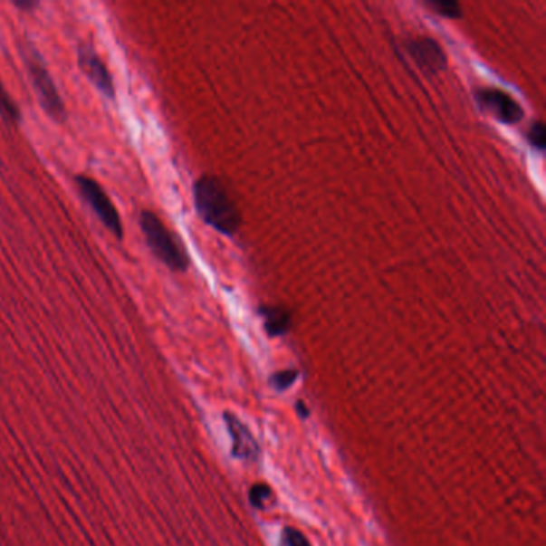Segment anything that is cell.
Instances as JSON below:
<instances>
[{"instance_id":"obj_2","label":"cell","mask_w":546,"mask_h":546,"mask_svg":"<svg viewBox=\"0 0 546 546\" xmlns=\"http://www.w3.org/2000/svg\"><path fill=\"white\" fill-rule=\"evenodd\" d=\"M139 228L146 244L159 262L175 273H185L189 268V255L180 237L167 228L164 222L151 210L139 214Z\"/></svg>"},{"instance_id":"obj_14","label":"cell","mask_w":546,"mask_h":546,"mask_svg":"<svg viewBox=\"0 0 546 546\" xmlns=\"http://www.w3.org/2000/svg\"><path fill=\"white\" fill-rule=\"evenodd\" d=\"M279 546H312L311 541L297 527L285 526L279 535Z\"/></svg>"},{"instance_id":"obj_12","label":"cell","mask_w":546,"mask_h":546,"mask_svg":"<svg viewBox=\"0 0 546 546\" xmlns=\"http://www.w3.org/2000/svg\"><path fill=\"white\" fill-rule=\"evenodd\" d=\"M298 378H300V372L297 369H283V370L270 375L268 385L277 393H283V391L291 389L297 383Z\"/></svg>"},{"instance_id":"obj_11","label":"cell","mask_w":546,"mask_h":546,"mask_svg":"<svg viewBox=\"0 0 546 546\" xmlns=\"http://www.w3.org/2000/svg\"><path fill=\"white\" fill-rule=\"evenodd\" d=\"M422 4L433 14L447 20H460L464 16V8L455 0H423Z\"/></svg>"},{"instance_id":"obj_16","label":"cell","mask_w":546,"mask_h":546,"mask_svg":"<svg viewBox=\"0 0 546 546\" xmlns=\"http://www.w3.org/2000/svg\"><path fill=\"white\" fill-rule=\"evenodd\" d=\"M14 7L18 8L21 12H34L35 8L41 7V4L39 2H35V0H14Z\"/></svg>"},{"instance_id":"obj_3","label":"cell","mask_w":546,"mask_h":546,"mask_svg":"<svg viewBox=\"0 0 546 546\" xmlns=\"http://www.w3.org/2000/svg\"><path fill=\"white\" fill-rule=\"evenodd\" d=\"M20 53L42 110L52 120L64 122L66 120L64 101H62L60 91L56 89L55 81L50 74L49 68L43 62L41 52L37 50L33 42L24 39L20 43Z\"/></svg>"},{"instance_id":"obj_6","label":"cell","mask_w":546,"mask_h":546,"mask_svg":"<svg viewBox=\"0 0 546 546\" xmlns=\"http://www.w3.org/2000/svg\"><path fill=\"white\" fill-rule=\"evenodd\" d=\"M77 64L103 97L116 100L114 79L91 42L83 41L77 45Z\"/></svg>"},{"instance_id":"obj_7","label":"cell","mask_w":546,"mask_h":546,"mask_svg":"<svg viewBox=\"0 0 546 546\" xmlns=\"http://www.w3.org/2000/svg\"><path fill=\"white\" fill-rule=\"evenodd\" d=\"M223 420L226 423L229 436H231V454L237 460L247 464H255L262 456V447L256 441L255 436L250 431L249 426L235 414L225 412Z\"/></svg>"},{"instance_id":"obj_15","label":"cell","mask_w":546,"mask_h":546,"mask_svg":"<svg viewBox=\"0 0 546 546\" xmlns=\"http://www.w3.org/2000/svg\"><path fill=\"white\" fill-rule=\"evenodd\" d=\"M527 141L537 151L543 152L546 148V127L541 120H535L527 130Z\"/></svg>"},{"instance_id":"obj_10","label":"cell","mask_w":546,"mask_h":546,"mask_svg":"<svg viewBox=\"0 0 546 546\" xmlns=\"http://www.w3.org/2000/svg\"><path fill=\"white\" fill-rule=\"evenodd\" d=\"M0 118L14 127H18L21 122L20 108L14 98L10 97V93L2 81H0Z\"/></svg>"},{"instance_id":"obj_13","label":"cell","mask_w":546,"mask_h":546,"mask_svg":"<svg viewBox=\"0 0 546 546\" xmlns=\"http://www.w3.org/2000/svg\"><path fill=\"white\" fill-rule=\"evenodd\" d=\"M274 497V492L271 489L270 485L264 484V483H256L252 485L249 491V502L250 505L254 506L255 510H264L268 508L270 500Z\"/></svg>"},{"instance_id":"obj_4","label":"cell","mask_w":546,"mask_h":546,"mask_svg":"<svg viewBox=\"0 0 546 546\" xmlns=\"http://www.w3.org/2000/svg\"><path fill=\"white\" fill-rule=\"evenodd\" d=\"M74 183H76L77 191L82 196L83 201L87 202L89 207L95 212L104 228L120 241L124 237V226H122L120 215L101 185L85 175H77Z\"/></svg>"},{"instance_id":"obj_1","label":"cell","mask_w":546,"mask_h":546,"mask_svg":"<svg viewBox=\"0 0 546 546\" xmlns=\"http://www.w3.org/2000/svg\"><path fill=\"white\" fill-rule=\"evenodd\" d=\"M194 206L202 222L225 235H235L243 215L228 189L218 177L202 175L194 183Z\"/></svg>"},{"instance_id":"obj_8","label":"cell","mask_w":546,"mask_h":546,"mask_svg":"<svg viewBox=\"0 0 546 546\" xmlns=\"http://www.w3.org/2000/svg\"><path fill=\"white\" fill-rule=\"evenodd\" d=\"M407 55L426 74H437L447 68V55L433 37H414L404 43Z\"/></svg>"},{"instance_id":"obj_17","label":"cell","mask_w":546,"mask_h":546,"mask_svg":"<svg viewBox=\"0 0 546 546\" xmlns=\"http://www.w3.org/2000/svg\"><path fill=\"white\" fill-rule=\"evenodd\" d=\"M295 410H297L298 417L303 418V420H306L310 417V408H308V406L303 401H297Z\"/></svg>"},{"instance_id":"obj_5","label":"cell","mask_w":546,"mask_h":546,"mask_svg":"<svg viewBox=\"0 0 546 546\" xmlns=\"http://www.w3.org/2000/svg\"><path fill=\"white\" fill-rule=\"evenodd\" d=\"M474 98L483 111L503 125H516L524 119V110L518 100L502 89L484 87L474 91Z\"/></svg>"},{"instance_id":"obj_9","label":"cell","mask_w":546,"mask_h":546,"mask_svg":"<svg viewBox=\"0 0 546 546\" xmlns=\"http://www.w3.org/2000/svg\"><path fill=\"white\" fill-rule=\"evenodd\" d=\"M260 316L264 321V330L270 337H283L292 329V314L287 308L277 304H262Z\"/></svg>"}]
</instances>
